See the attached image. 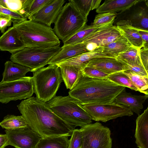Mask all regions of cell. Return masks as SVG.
Returning <instances> with one entry per match:
<instances>
[{
    "instance_id": "ffe728a7",
    "label": "cell",
    "mask_w": 148,
    "mask_h": 148,
    "mask_svg": "<svg viewBox=\"0 0 148 148\" xmlns=\"http://www.w3.org/2000/svg\"><path fill=\"white\" fill-rule=\"evenodd\" d=\"M116 26L132 46L139 49L143 47V42L137 28L132 26L127 20H120L117 23Z\"/></svg>"
},
{
    "instance_id": "e0dca14e",
    "label": "cell",
    "mask_w": 148,
    "mask_h": 148,
    "mask_svg": "<svg viewBox=\"0 0 148 148\" xmlns=\"http://www.w3.org/2000/svg\"><path fill=\"white\" fill-rule=\"evenodd\" d=\"M148 98V95H134L125 91L117 96L114 101L125 106L139 116L143 108V104Z\"/></svg>"
},
{
    "instance_id": "4dcf8cb0",
    "label": "cell",
    "mask_w": 148,
    "mask_h": 148,
    "mask_svg": "<svg viewBox=\"0 0 148 148\" xmlns=\"http://www.w3.org/2000/svg\"><path fill=\"white\" fill-rule=\"evenodd\" d=\"M116 16V13H105L97 15L91 25L99 28L113 25Z\"/></svg>"
},
{
    "instance_id": "5b68a950",
    "label": "cell",
    "mask_w": 148,
    "mask_h": 148,
    "mask_svg": "<svg viewBox=\"0 0 148 148\" xmlns=\"http://www.w3.org/2000/svg\"><path fill=\"white\" fill-rule=\"evenodd\" d=\"M34 93L39 99L47 102L56 96L63 80L60 67L49 64L33 72Z\"/></svg>"
},
{
    "instance_id": "f1b7e54d",
    "label": "cell",
    "mask_w": 148,
    "mask_h": 148,
    "mask_svg": "<svg viewBox=\"0 0 148 148\" xmlns=\"http://www.w3.org/2000/svg\"><path fill=\"white\" fill-rule=\"evenodd\" d=\"M122 73L128 77L138 91L148 95V76L140 75L128 71Z\"/></svg>"
},
{
    "instance_id": "52a82bcc",
    "label": "cell",
    "mask_w": 148,
    "mask_h": 148,
    "mask_svg": "<svg viewBox=\"0 0 148 148\" xmlns=\"http://www.w3.org/2000/svg\"><path fill=\"white\" fill-rule=\"evenodd\" d=\"M61 49L60 45L46 47H25L12 54L10 58L13 62L29 68L34 72L44 67Z\"/></svg>"
},
{
    "instance_id": "9c48e42d",
    "label": "cell",
    "mask_w": 148,
    "mask_h": 148,
    "mask_svg": "<svg viewBox=\"0 0 148 148\" xmlns=\"http://www.w3.org/2000/svg\"><path fill=\"white\" fill-rule=\"evenodd\" d=\"M82 134V148H112L111 131L97 122L86 125L79 129Z\"/></svg>"
},
{
    "instance_id": "60d3db41",
    "label": "cell",
    "mask_w": 148,
    "mask_h": 148,
    "mask_svg": "<svg viewBox=\"0 0 148 148\" xmlns=\"http://www.w3.org/2000/svg\"><path fill=\"white\" fill-rule=\"evenodd\" d=\"M137 29L143 42L142 47L148 48V30L138 28Z\"/></svg>"
},
{
    "instance_id": "30bf717a",
    "label": "cell",
    "mask_w": 148,
    "mask_h": 148,
    "mask_svg": "<svg viewBox=\"0 0 148 148\" xmlns=\"http://www.w3.org/2000/svg\"><path fill=\"white\" fill-rule=\"evenodd\" d=\"M83 106L92 120L97 122H106L119 117L130 116L133 114L130 109L114 101L107 104Z\"/></svg>"
},
{
    "instance_id": "e575fe53",
    "label": "cell",
    "mask_w": 148,
    "mask_h": 148,
    "mask_svg": "<svg viewBox=\"0 0 148 148\" xmlns=\"http://www.w3.org/2000/svg\"><path fill=\"white\" fill-rule=\"evenodd\" d=\"M139 50L132 46L126 51L119 54L117 57L141 64L139 56Z\"/></svg>"
},
{
    "instance_id": "7bdbcfd3",
    "label": "cell",
    "mask_w": 148,
    "mask_h": 148,
    "mask_svg": "<svg viewBox=\"0 0 148 148\" xmlns=\"http://www.w3.org/2000/svg\"></svg>"
},
{
    "instance_id": "2e32d148",
    "label": "cell",
    "mask_w": 148,
    "mask_h": 148,
    "mask_svg": "<svg viewBox=\"0 0 148 148\" xmlns=\"http://www.w3.org/2000/svg\"><path fill=\"white\" fill-rule=\"evenodd\" d=\"M86 66L95 68L110 75L127 71L125 67L116 58L109 57L94 58L90 61Z\"/></svg>"
},
{
    "instance_id": "3957f363",
    "label": "cell",
    "mask_w": 148,
    "mask_h": 148,
    "mask_svg": "<svg viewBox=\"0 0 148 148\" xmlns=\"http://www.w3.org/2000/svg\"><path fill=\"white\" fill-rule=\"evenodd\" d=\"M13 24L26 47H46L60 44L51 27L31 20Z\"/></svg>"
},
{
    "instance_id": "9a60e30c",
    "label": "cell",
    "mask_w": 148,
    "mask_h": 148,
    "mask_svg": "<svg viewBox=\"0 0 148 148\" xmlns=\"http://www.w3.org/2000/svg\"><path fill=\"white\" fill-rule=\"evenodd\" d=\"M26 47L15 28H9L0 37V50L12 54Z\"/></svg>"
},
{
    "instance_id": "f546056e",
    "label": "cell",
    "mask_w": 148,
    "mask_h": 148,
    "mask_svg": "<svg viewBox=\"0 0 148 148\" xmlns=\"http://www.w3.org/2000/svg\"><path fill=\"white\" fill-rule=\"evenodd\" d=\"M83 15L87 18L91 10L97 9L100 5L101 0H69Z\"/></svg>"
},
{
    "instance_id": "8fae6325",
    "label": "cell",
    "mask_w": 148,
    "mask_h": 148,
    "mask_svg": "<svg viewBox=\"0 0 148 148\" xmlns=\"http://www.w3.org/2000/svg\"><path fill=\"white\" fill-rule=\"evenodd\" d=\"M122 34L116 26L98 29L85 38L82 42L88 51L97 48L103 47L121 38Z\"/></svg>"
},
{
    "instance_id": "44dd1931",
    "label": "cell",
    "mask_w": 148,
    "mask_h": 148,
    "mask_svg": "<svg viewBox=\"0 0 148 148\" xmlns=\"http://www.w3.org/2000/svg\"><path fill=\"white\" fill-rule=\"evenodd\" d=\"M139 0H108L96 9L98 14L125 11L139 2Z\"/></svg>"
},
{
    "instance_id": "d4e9b609",
    "label": "cell",
    "mask_w": 148,
    "mask_h": 148,
    "mask_svg": "<svg viewBox=\"0 0 148 148\" xmlns=\"http://www.w3.org/2000/svg\"><path fill=\"white\" fill-rule=\"evenodd\" d=\"M100 29L101 28L94 27L91 25H88L86 24L77 33L63 41V46L82 43L87 37Z\"/></svg>"
},
{
    "instance_id": "4316f807",
    "label": "cell",
    "mask_w": 148,
    "mask_h": 148,
    "mask_svg": "<svg viewBox=\"0 0 148 148\" xmlns=\"http://www.w3.org/2000/svg\"><path fill=\"white\" fill-rule=\"evenodd\" d=\"M0 126L6 130H13L29 126L26 121L21 115L16 116L8 114L0 123Z\"/></svg>"
},
{
    "instance_id": "7c38bea8",
    "label": "cell",
    "mask_w": 148,
    "mask_h": 148,
    "mask_svg": "<svg viewBox=\"0 0 148 148\" xmlns=\"http://www.w3.org/2000/svg\"><path fill=\"white\" fill-rule=\"evenodd\" d=\"M8 145L16 148H36L42 138L29 126L13 130H5Z\"/></svg>"
},
{
    "instance_id": "b9f144b4",
    "label": "cell",
    "mask_w": 148,
    "mask_h": 148,
    "mask_svg": "<svg viewBox=\"0 0 148 148\" xmlns=\"http://www.w3.org/2000/svg\"><path fill=\"white\" fill-rule=\"evenodd\" d=\"M8 145V139L6 134H0V148H4Z\"/></svg>"
},
{
    "instance_id": "cb8c5ba5",
    "label": "cell",
    "mask_w": 148,
    "mask_h": 148,
    "mask_svg": "<svg viewBox=\"0 0 148 148\" xmlns=\"http://www.w3.org/2000/svg\"><path fill=\"white\" fill-rule=\"evenodd\" d=\"M59 67L63 80L66 88L71 90L79 76L81 69L73 66H63Z\"/></svg>"
},
{
    "instance_id": "277c9868",
    "label": "cell",
    "mask_w": 148,
    "mask_h": 148,
    "mask_svg": "<svg viewBox=\"0 0 148 148\" xmlns=\"http://www.w3.org/2000/svg\"><path fill=\"white\" fill-rule=\"evenodd\" d=\"M47 103L55 114L75 128L92 122L91 117L83 106L69 95L56 96Z\"/></svg>"
},
{
    "instance_id": "d6a6232c",
    "label": "cell",
    "mask_w": 148,
    "mask_h": 148,
    "mask_svg": "<svg viewBox=\"0 0 148 148\" xmlns=\"http://www.w3.org/2000/svg\"><path fill=\"white\" fill-rule=\"evenodd\" d=\"M116 58L125 67L127 71L134 72L140 75L148 76V72L141 64L126 60L118 57Z\"/></svg>"
},
{
    "instance_id": "484cf974",
    "label": "cell",
    "mask_w": 148,
    "mask_h": 148,
    "mask_svg": "<svg viewBox=\"0 0 148 148\" xmlns=\"http://www.w3.org/2000/svg\"><path fill=\"white\" fill-rule=\"evenodd\" d=\"M131 46L122 35L119 39L103 47L105 52L116 57L119 54L126 51Z\"/></svg>"
},
{
    "instance_id": "6da1fadb",
    "label": "cell",
    "mask_w": 148,
    "mask_h": 148,
    "mask_svg": "<svg viewBox=\"0 0 148 148\" xmlns=\"http://www.w3.org/2000/svg\"><path fill=\"white\" fill-rule=\"evenodd\" d=\"M17 107L29 126L42 138L71 136L75 128L58 116L47 103L32 97L22 101Z\"/></svg>"
},
{
    "instance_id": "5bb4252c",
    "label": "cell",
    "mask_w": 148,
    "mask_h": 148,
    "mask_svg": "<svg viewBox=\"0 0 148 148\" xmlns=\"http://www.w3.org/2000/svg\"><path fill=\"white\" fill-rule=\"evenodd\" d=\"M100 57L116 58V57L105 52L103 47H101L62 60L56 64L59 67L63 66H76L80 68L81 70L86 66L90 61L94 58Z\"/></svg>"
},
{
    "instance_id": "d6986e66",
    "label": "cell",
    "mask_w": 148,
    "mask_h": 148,
    "mask_svg": "<svg viewBox=\"0 0 148 148\" xmlns=\"http://www.w3.org/2000/svg\"><path fill=\"white\" fill-rule=\"evenodd\" d=\"M87 52L85 45L82 43L63 46L60 51L50 59L47 64H56L62 60Z\"/></svg>"
},
{
    "instance_id": "4fadbf2b",
    "label": "cell",
    "mask_w": 148,
    "mask_h": 148,
    "mask_svg": "<svg viewBox=\"0 0 148 148\" xmlns=\"http://www.w3.org/2000/svg\"><path fill=\"white\" fill-rule=\"evenodd\" d=\"M66 1L52 0L28 19L51 27L54 23Z\"/></svg>"
},
{
    "instance_id": "1f68e13d",
    "label": "cell",
    "mask_w": 148,
    "mask_h": 148,
    "mask_svg": "<svg viewBox=\"0 0 148 148\" xmlns=\"http://www.w3.org/2000/svg\"><path fill=\"white\" fill-rule=\"evenodd\" d=\"M107 78L118 84L138 91V89L133 85L130 79L123 74L122 72L111 74L108 76Z\"/></svg>"
},
{
    "instance_id": "836d02e7",
    "label": "cell",
    "mask_w": 148,
    "mask_h": 148,
    "mask_svg": "<svg viewBox=\"0 0 148 148\" xmlns=\"http://www.w3.org/2000/svg\"><path fill=\"white\" fill-rule=\"evenodd\" d=\"M23 0H0V4L10 10L19 13L27 19L23 9Z\"/></svg>"
},
{
    "instance_id": "8992f818",
    "label": "cell",
    "mask_w": 148,
    "mask_h": 148,
    "mask_svg": "<svg viewBox=\"0 0 148 148\" xmlns=\"http://www.w3.org/2000/svg\"><path fill=\"white\" fill-rule=\"evenodd\" d=\"M87 21V18L69 2L63 6L53 29L59 39L63 41L82 29Z\"/></svg>"
},
{
    "instance_id": "d590c367",
    "label": "cell",
    "mask_w": 148,
    "mask_h": 148,
    "mask_svg": "<svg viewBox=\"0 0 148 148\" xmlns=\"http://www.w3.org/2000/svg\"><path fill=\"white\" fill-rule=\"evenodd\" d=\"M81 71L85 75L93 78H107L110 75L95 68L88 66L84 67Z\"/></svg>"
},
{
    "instance_id": "603a6c76",
    "label": "cell",
    "mask_w": 148,
    "mask_h": 148,
    "mask_svg": "<svg viewBox=\"0 0 148 148\" xmlns=\"http://www.w3.org/2000/svg\"><path fill=\"white\" fill-rule=\"evenodd\" d=\"M69 136L68 135H61L41 138L36 148H68Z\"/></svg>"
},
{
    "instance_id": "f35d334b",
    "label": "cell",
    "mask_w": 148,
    "mask_h": 148,
    "mask_svg": "<svg viewBox=\"0 0 148 148\" xmlns=\"http://www.w3.org/2000/svg\"><path fill=\"white\" fill-rule=\"evenodd\" d=\"M140 63L145 71H148V48L142 47L139 50Z\"/></svg>"
},
{
    "instance_id": "ba28073f",
    "label": "cell",
    "mask_w": 148,
    "mask_h": 148,
    "mask_svg": "<svg viewBox=\"0 0 148 148\" xmlns=\"http://www.w3.org/2000/svg\"><path fill=\"white\" fill-rule=\"evenodd\" d=\"M34 93L32 77L26 76L18 79L0 82V102L27 99Z\"/></svg>"
},
{
    "instance_id": "ab89813d",
    "label": "cell",
    "mask_w": 148,
    "mask_h": 148,
    "mask_svg": "<svg viewBox=\"0 0 148 148\" xmlns=\"http://www.w3.org/2000/svg\"><path fill=\"white\" fill-rule=\"evenodd\" d=\"M12 22L11 17L9 16L0 14V31L3 33L8 27L11 25Z\"/></svg>"
},
{
    "instance_id": "ac0fdd59",
    "label": "cell",
    "mask_w": 148,
    "mask_h": 148,
    "mask_svg": "<svg viewBox=\"0 0 148 148\" xmlns=\"http://www.w3.org/2000/svg\"><path fill=\"white\" fill-rule=\"evenodd\" d=\"M134 136L139 148H148V107L136 120Z\"/></svg>"
},
{
    "instance_id": "83f0119b",
    "label": "cell",
    "mask_w": 148,
    "mask_h": 148,
    "mask_svg": "<svg viewBox=\"0 0 148 148\" xmlns=\"http://www.w3.org/2000/svg\"><path fill=\"white\" fill-rule=\"evenodd\" d=\"M52 0H23V9L28 19Z\"/></svg>"
},
{
    "instance_id": "7402d4cb",
    "label": "cell",
    "mask_w": 148,
    "mask_h": 148,
    "mask_svg": "<svg viewBox=\"0 0 148 148\" xmlns=\"http://www.w3.org/2000/svg\"><path fill=\"white\" fill-rule=\"evenodd\" d=\"M4 69L1 81L8 82L14 81L26 77V74L30 71V69L26 67L7 61L4 64Z\"/></svg>"
},
{
    "instance_id": "74e56055",
    "label": "cell",
    "mask_w": 148,
    "mask_h": 148,
    "mask_svg": "<svg viewBox=\"0 0 148 148\" xmlns=\"http://www.w3.org/2000/svg\"><path fill=\"white\" fill-rule=\"evenodd\" d=\"M71 136L68 148H82V138L79 129H74Z\"/></svg>"
},
{
    "instance_id": "7a4b0ae2",
    "label": "cell",
    "mask_w": 148,
    "mask_h": 148,
    "mask_svg": "<svg viewBox=\"0 0 148 148\" xmlns=\"http://www.w3.org/2000/svg\"><path fill=\"white\" fill-rule=\"evenodd\" d=\"M126 87L107 78L90 77L81 71L69 95L77 100L82 105H98L112 103Z\"/></svg>"
},
{
    "instance_id": "8d00e7d4",
    "label": "cell",
    "mask_w": 148,
    "mask_h": 148,
    "mask_svg": "<svg viewBox=\"0 0 148 148\" xmlns=\"http://www.w3.org/2000/svg\"><path fill=\"white\" fill-rule=\"evenodd\" d=\"M0 14L10 16L13 24H16L27 20L23 15L19 13L15 12L6 8L0 4Z\"/></svg>"
}]
</instances>
